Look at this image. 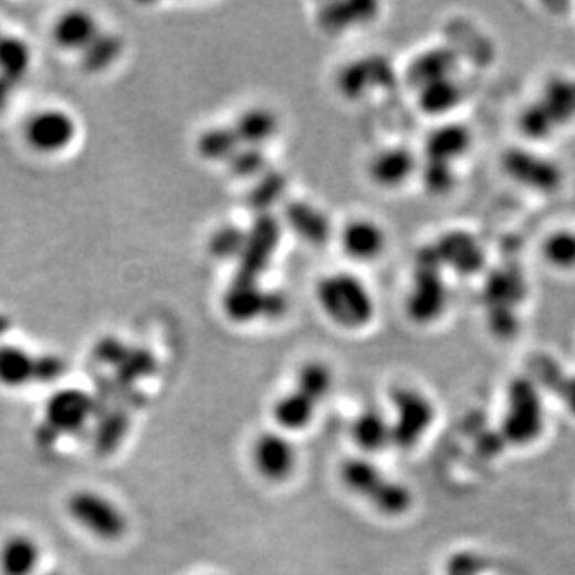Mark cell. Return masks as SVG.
I'll use <instances>...</instances> for the list:
<instances>
[{"label": "cell", "instance_id": "1", "mask_svg": "<svg viewBox=\"0 0 575 575\" xmlns=\"http://www.w3.org/2000/svg\"><path fill=\"white\" fill-rule=\"evenodd\" d=\"M315 300L324 317L345 332H359L375 323V294L353 272H334L321 278Z\"/></svg>", "mask_w": 575, "mask_h": 575}, {"label": "cell", "instance_id": "2", "mask_svg": "<svg viewBox=\"0 0 575 575\" xmlns=\"http://www.w3.org/2000/svg\"><path fill=\"white\" fill-rule=\"evenodd\" d=\"M449 307V288L446 269L432 244L421 248L411 271L410 288L406 293L405 313L411 324L427 328L446 317Z\"/></svg>", "mask_w": 575, "mask_h": 575}, {"label": "cell", "instance_id": "3", "mask_svg": "<svg viewBox=\"0 0 575 575\" xmlns=\"http://www.w3.org/2000/svg\"><path fill=\"white\" fill-rule=\"evenodd\" d=\"M505 414L500 435L505 443L529 446L539 440L544 430V402L541 388L531 376H516L506 386Z\"/></svg>", "mask_w": 575, "mask_h": 575}, {"label": "cell", "instance_id": "4", "mask_svg": "<svg viewBox=\"0 0 575 575\" xmlns=\"http://www.w3.org/2000/svg\"><path fill=\"white\" fill-rule=\"evenodd\" d=\"M341 479L351 492L369 501L386 516H400L410 511L411 493L399 482L389 481L373 462L365 458H348L341 466Z\"/></svg>", "mask_w": 575, "mask_h": 575}, {"label": "cell", "instance_id": "5", "mask_svg": "<svg viewBox=\"0 0 575 575\" xmlns=\"http://www.w3.org/2000/svg\"><path fill=\"white\" fill-rule=\"evenodd\" d=\"M500 166L506 179L534 195H557L566 181L564 168L557 160L529 147H506L501 153Z\"/></svg>", "mask_w": 575, "mask_h": 575}, {"label": "cell", "instance_id": "6", "mask_svg": "<svg viewBox=\"0 0 575 575\" xmlns=\"http://www.w3.org/2000/svg\"><path fill=\"white\" fill-rule=\"evenodd\" d=\"M65 509L76 525L103 542L122 541L129 529L125 512L114 501L92 490L71 493Z\"/></svg>", "mask_w": 575, "mask_h": 575}, {"label": "cell", "instance_id": "7", "mask_svg": "<svg viewBox=\"0 0 575 575\" xmlns=\"http://www.w3.org/2000/svg\"><path fill=\"white\" fill-rule=\"evenodd\" d=\"M391 405L395 411L391 421L394 443L399 449H414L435 424V402L424 391L402 386L391 394Z\"/></svg>", "mask_w": 575, "mask_h": 575}, {"label": "cell", "instance_id": "8", "mask_svg": "<svg viewBox=\"0 0 575 575\" xmlns=\"http://www.w3.org/2000/svg\"><path fill=\"white\" fill-rule=\"evenodd\" d=\"M65 369L67 365L59 356H35L18 345H0V384L7 388L59 380Z\"/></svg>", "mask_w": 575, "mask_h": 575}, {"label": "cell", "instance_id": "9", "mask_svg": "<svg viewBox=\"0 0 575 575\" xmlns=\"http://www.w3.org/2000/svg\"><path fill=\"white\" fill-rule=\"evenodd\" d=\"M443 269L458 276H475L487 269V250L470 229H449L432 242Z\"/></svg>", "mask_w": 575, "mask_h": 575}, {"label": "cell", "instance_id": "10", "mask_svg": "<svg viewBox=\"0 0 575 575\" xmlns=\"http://www.w3.org/2000/svg\"><path fill=\"white\" fill-rule=\"evenodd\" d=\"M76 136L75 119L60 108L35 112L24 124V140L34 151L54 155L64 151Z\"/></svg>", "mask_w": 575, "mask_h": 575}, {"label": "cell", "instance_id": "11", "mask_svg": "<svg viewBox=\"0 0 575 575\" xmlns=\"http://www.w3.org/2000/svg\"><path fill=\"white\" fill-rule=\"evenodd\" d=\"M394 65L384 56H364L343 65L337 75V90L347 100H364L376 90H386L394 83Z\"/></svg>", "mask_w": 575, "mask_h": 575}, {"label": "cell", "instance_id": "12", "mask_svg": "<svg viewBox=\"0 0 575 575\" xmlns=\"http://www.w3.org/2000/svg\"><path fill=\"white\" fill-rule=\"evenodd\" d=\"M421 159L408 146L381 147L367 165V176L381 190H399L416 179Z\"/></svg>", "mask_w": 575, "mask_h": 575}, {"label": "cell", "instance_id": "13", "mask_svg": "<svg viewBox=\"0 0 575 575\" xmlns=\"http://www.w3.org/2000/svg\"><path fill=\"white\" fill-rule=\"evenodd\" d=\"M253 466L269 481H288L296 468V449L283 432H263L253 441Z\"/></svg>", "mask_w": 575, "mask_h": 575}, {"label": "cell", "instance_id": "14", "mask_svg": "<svg viewBox=\"0 0 575 575\" xmlns=\"http://www.w3.org/2000/svg\"><path fill=\"white\" fill-rule=\"evenodd\" d=\"M343 253L356 263H375L388 250V233L370 218H354L339 231Z\"/></svg>", "mask_w": 575, "mask_h": 575}, {"label": "cell", "instance_id": "15", "mask_svg": "<svg viewBox=\"0 0 575 575\" xmlns=\"http://www.w3.org/2000/svg\"><path fill=\"white\" fill-rule=\"evenodd\" d=\"M473 147V133L460 122H441L430 130L424 144V160L457 166Z\"/></svg>", "mask_w": 575, "mask_h": 575}, {"label": "cell", "instance_id": "16", "mask_svg": "<svg viewBox=\"0 0 575 575\" xmlns=\"http://www.w3.org/2000/svg\"><path fill=\"white\" fill-rule=\"evenodd\" d=\"M458 65H460V60H458L454 49L446 48V45L425 49L421 53L416 54L406 67V83L417 92L429 84L457 76Z\"/></svg>", "mask_w": 575, "mask_h": 575}, {"label": "cell", "instance_id": "17", "mask_svg": "<svg viewBox=\"0 0 575 575\" xmlns=\"http://www.w3.org/2000/svg\"><path fill=\"white\" fill-rule=\"evenodd\" d=\"M278 237L280 228L276 220L271 215L259 217L255 228L248 233L247 248L241 255V280L255 282L276 250Z\"/></svg>", "mask_w": 575, "mask_h": 575}, {"label": "cell", "instance_id": "18", "mask_svg": "<svg viewBox=\"0 0 575 575\" xmlns=\"http://www.w3.org/2000/svg\"><path fill=\"white\" fill-rule=\"evenodd\" d=\"M94 402L79 389H64L49 399L45 416L54 435H70L84 427Z\"/></svg>", "mask_w": 575, "mask_h": 575}, {"label": "cell", "instance_id": "19", "mask_svg": "<svg viewBox=\"0 0 575 575\" xmlns=\"http://www.w3.org/2000/svg\"><path fill=\"white\" fill-rule=\"evenodd\" d=\"M482 296L487 302V310L518 312L527 299V282L520 269L500 266L488 274Z\"/></svg>", "mask_w": 575, "mask_h": 575}, {"label": "cell", "instance_id": "20", "mask_svg": "<svg viewBox=\"0 0 575 575\" xmlns=\"http://www.w3.org/2000/svg\"><path fill=\"white\" fill-rule=\"evenodd\" d=\"M101 34L94 15L79 8L62 13L53 27V40L65 51L84 53Z\"/></svg>", "mask_w": 575, "mask_h": 575}, {"label": "cell", "instance_id": "21", "mask_svg": "<svg viewBox=\"0 0 575 575\" xmlns=\"http://www.w3.org/2000/svg\"><path fill=\"white\" fill-rule=\"evenodd\" d=\"M285 218H288L289 228L312 247H323L334 233L328 215L307 201L289 203L285 209Z\"/></svg>", "mask_w": 575, "mask_h": 575}, {"label": "cell", "instance_id": "22", "mask_svg": "<svg viewBox=\"0 0 575 575\" xmlns=\"http://www.w3.org/2000/svg\"><path fill=\"white\" fill-rule=\"evenodd\" d=\"M536 100L552 116L558 130L575 124V76H547Z\"/></svg>", "mask_w": 575, "mask_h": 575}, {"label": "cell", "instance_id": "23", "mask_svg": "<svg viewBox=\"0 0 575 575\" xmlns=\"http://www.w3.org/2000/svg\"><path fill=\"white\" fill-rule=\"evenodd\" d=\"M462 100H464V88L458 83L457 76L443 79L416 92L417 108L424 112L425 116L443 119V122L447 116H451L452 112L457 111Z\"/></svg>", "mask_w": 575, "mask_h": 575}, {"label": "cell", "instance_id": "24", "mask_svg": "<svg viewBox=\"0 0 575 575\" xmlns=\"http://www.w3.org/2000/svg\"><path fill=\"white\" fill-rule=\"evenodd\" d=\"M40 561V544L29 534H12L0 544V575H34Z\"/></svg>", "mask_w": 575, "mask_h": 575}, {"label": "cell", "instance_id": "25", "mask_svg": "<svg viewBox=\"0 0 575 575\" xmlns=\"http://www.w3.org/2000/svg\"><path fill=\"white\" fill-rule=\"evenodd\" d=\"M351 436L354 443L365 452H380L386 446L394 443L391 421L376 408H367L354 417Z\"/></svg>", "mask_w": 575, "mask_h": 575}, {"label": "cell", "instance_id": "26", "mask_svg": "<svg viewBox=\"0 0 575 575\" xmlns=\"http://www.w3.org/2000/svg\"><path fill=\"white\" fill-rule=\"evenodd\" d=\"M378 8L376 2H335L318 12V23L328 32H345L353 27L370 23Z\"/></svg>", "mask_w": 575, "mask_h": 575}, {"label": "cell", "instance_id": "27", "mask_svg": "<svg viewBox=\"0 0 575 575\" xmlns=\"http://www.w3.org/2000/svg\"><path fill=\"white\" fill-rule=\"evenodd\" d=\"M317 406L315 400L294 388L293 391H289L276 400V405L272 408V416H274V421L280 425V429L296 432L312 424Z\"/></svg>", "mask_w": 575, "mask_h": 575}, {"label": "cell", "instance_id": "28", "mask_svg": "<svg viewBox=\"0 0 575 575\" xmlns=\"http://www.w3.org/2000/svg\"><path fill=\"white\" fill-rule=\"evenodd\" d=\"M278 118L274 112L269 108H250L244 112L241 118L237 119L236 129L242 146L261 147L266 142L274 138L278 130Z\"/></svg>", "mask_w": 575, "mask_h": 575}, {"label": "cell", "instance_id": "29", "mask_svg": "<svg viewBox=\"0 0 575 575\" xmlns=\"http://www.w3.org/2000/svg\"><path fill=\"white\" fill-rule=\"evenodd\" d=\"M264 294L259 291L258 283L237 280L226 294V312L239 323H247L263 315Z\"/></svg>", "mask_w": 575, "mask_h": 575}, {"label": "cell", "instance_id": "30", "mask_svg": "<svg viewBox=\"0 0 575 575\" xmlns=\"http://www.w3.org/2000/svg\"><path fill=\"white\" fill-rule=\"evenodd\" d=\"M541 255L544 263L557 272L575 271V229H553L542 241Z\"/></svg>", "mask_w": 575, "mask_h": 575}, {"label": "cell", "instance_id": "31", "mask_svg": "<svg viewBox=\"0 0 575 575\" xmlns=\"http://www.w3.org/2000/svg\"><path fill=\"white\" fill-rule=\"evenodd\" d=\"M516 125L520 135L533 144L550 142L558 133L557 125L539 100L529 101L527 105H523L518 114Z\"/></svg>", "mask_w": 575, "mask_h": 575}, {"label": "cell", "instance_id": "32", "mask_svg": "<svg viewBox=\"0 0 575 575\" xmlns=\"http://www.w3.org/2000/svg\"><path fill=\"white\" fill-rule=\"evenodd\" d=\"M30 60L32 51L29 43L23 42L18 35L0 32V75L18 83L29 73Z\"/></svg>", "mask_w": 575, "mask_h": 575}, {"label": "cell", "instance_id": "33", "mask_svg": "<svg viewBox=\"0 0 575 575\" xmlns=\"http://www.w3.org/2000/svg\"><path fill=\"white\" fill-rule=\"evenodd\" d=\"M332 388H334V373L324 362L313 359L300 367L299 376H296V389L315 400L317 405L328 397Z\"/></svg>", "mask_w": 575, "mask_h": 575}, {"label": "cell", "instance_id": "34", "mask_svg": "<svg viewBox=\"0 0 575 575\" xmlns=\"http://www.w3.org/2000/svg\"><path fill=\"white\" fill-rule=\"evenodd\" d=\"M241 147V140H239L233 125L206 130L198 140V151L201 157L212 160V163L231 159Z\"/></svg>", "mask_w": 575, "mask_h": 575}, {"label": "cell", "instance_id": "35", "mask_svg": "<svg viewBox=\"0 0 575 575\" xmlns=\"http://www.w3.org/2000/svg\"><path fill=\"white\" fill-rule=\"evenodd\" d=\"M417 177L424 185L425 192L436 198L451 195L458 185L457 166L435 163V160H421Z\"/></svg>", "mask_w": 575, "mask_h": 575}, {"label": "cell", "instance_id": "36", "mask_svg": "<svg viewBox=\"0 0 575 575\" xmlns=\"http://www.w3.org/2000/svg\"><path fill=\"white\" fill-rule=\"evenodd\" d=\"M124 51V43L118 35L103 34L97 35L92 45L83 53V64L88 71L106 70L108 65L114 64L119 59V54Z\"/></svg>", "mask_w": 575, "mask_h": 575}, {"label": "cell", "instance_id": "37", "mask_svg": "<svg viewBox=\"0 0 575 575\" xmlns=\"http://www.w3.org/2000/svg\"><path fill=\"white\" fill-rule=\"evenodd\" d=\"M247 231H242L241 228H236V226H223L212 236L209 248H211L215 258L228 261V259L241 258L244 248H247Z\"/></svg>", "mask_w": 575, "mask_h": 575}, {"label": "cell", "instance_id": "38", "mask_svg": "<svg viewBox=\"0 0 575 575\" xmlns=\"http://www.w3.org/2000/svg\"><path fill=\"white\" fill-rule=\"evenodd\" d=\"M285 185H288L285 177L280 176V174H269L258 182V187L253 188L250 203L259 211L271 209L285 192Z\"/></svg>", "mask_w": 575, "mask_h": 575}, {"label": "cell", "instance_id": "39", "mask_svg": "<svg viewBox=\"0 0 575 575\" xmlns=\"http://www.w3.org/2000/svg\"><path fill=\"white\" fill-rule=\"evenodd\" d=\"M231 171L239 177H253L261 174L266 166V155L261 147L242 146L239 151L228 160Z\"/></svg>", "mask_w": 575, "mask_h": 575}, {"label": "cell", "instance_id": "40", "mask_svg": "<svg viewBox=\"0 0 575 575\" xmlns=\"http://www.w3.org/2000/svg\"><path fill=\"white\" fill-rule=\"evenodd\" d=\"M487 569V561L479 553L460 552L447 563V575H481Z\"/></svg>", "mask_w": 575, "mask_h": 575}, {"label": "cell", "instance_id": "41", "mask_svg": "<svg viewBox=\"0 0 575 575\" xmlns=\"http://www.w3.org/2000/svg\"><path fill=\"white\" fill-rule=\"evenodd\" d=\"M488 328L503 339H509L520 330V313L506 310H487Z\"/></svg>", "mask_w": 575, "mask_h": 575}, {"label": "cell", "instance_id": "42", "mask_svg": "<svg viewBox=\"0 0 575 575\" xmlns=\"http://www.w3.org/2000/svg\"><path fill=\"white\" fill-rule=\"evenodd\" d=\"M552 391L561 397L563 405L575 416V375H561Z\"/></svg>", "mask_w": 575, "mask_h": 575}, {"label": "cell", "instance_id": "43", "mask_svg": "<svg viewBox=\"0 0 575 575\" xmlns=\"http://www.w3.org/2000/svg\"><path fill=\"white\" fill-rule=\"evenodd\" d=\"M13 86L15 83H12L10 79H7L4 75H0V112H4L10 105V100H12L13 95Z\"/></svg>", "mask_w": 575, "mask_h": 575}, {"label": "cell", "instance_id": "44", "mask_svg": "<svg viewBox=\"0 0 575 575\" xmlns=\"http://www.w3.org/2000/svg\"><path fill=\"white\" fill-rule=\"evenodd\" d=\"M10 328V318L7 315H0V335H4Z\"/></svg>", "mask_w": 575, "mask_h": 575}, {"label": "cell", "instance_id": "45", "mask_svg": "<svg viewBox=\"0 0 575 575\" xmlns=\"http://www.w3.org/2000/svg\"><path fill=\"white\" fill-rule=\"evenodd\" d=\"M43 575H64V574H60V572H49V574H43Z\"/></svg>", "mask_w": 575, "mask_h": 575}]
</instances>
